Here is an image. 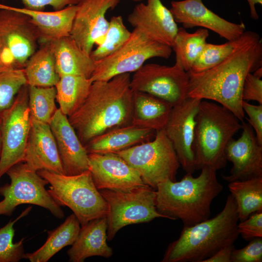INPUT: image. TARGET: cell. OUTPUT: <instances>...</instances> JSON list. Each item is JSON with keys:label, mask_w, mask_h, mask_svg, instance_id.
Instances as JSON below:
<instances>
[{"label": "cell", "mask_w": 262, "mask_h": 262, "mask_svg": "<svg viewBox=\"0 0 262 262\" xmlns=\"http://www.w3.org/2000/svg\"><path fill=\"white\" fill-rule=\"evenodd\" d=\"M237 207L229 194L215 216L191 226H183L179 238L167 246L162 262H203L239 235Z\"/></svg>", "instance_id": "obj_4"}, {"label": "cell", "mask_w": 262, "mask_h": 262, "mask_svg": "<svg viewBox=\"0 0 262 262\" xmlns=\"http://www.w3.org/2000/svg\"><path fill=\"white\" fill-rule=\"evenodd\" d=\"M130 73L93 82L82 105L68 117L82 144L111 130L131 125L133 91Z\"/></svg>", "instance_id": "obj_2"}, {"label": "cell", "mask_w": 262, "mask_h": 262, "mask_svg": "<svg viewBox=\"0 0 262 262\" xmlns=\"http://www.w3.org/2000/svg\"><path fill=\"white\" fill-rule=\"evenodd\" d=\"M89 170L98 190L127 191L146 185L137 171L115 153H88Z\"/></svg>", "instance_id": "obj_17"}, {"label": "cell", "mask_w": 262, "mask_h": 262, "mask_svg": "<svg viewBox=\"0 0 262 262\" xmlns=\"http://www.w3.org/2000/svg\"><path fill=\"white\" fill-rule=\"evenodd\" d=\"M10 183L0 186V215L11 216L20 204H30L42 207L56 218L62 219L65 214L61 206L53 199L45 186L48 181L30 169L23 162L10 167L6 173Z\"/></svg>", "instance_id": "obj_9"}, {"label": "cell", "mask_w": 262, "mask_h": 262, "mask_svg": "<svg viewBox=\"0 0 262 262\" xmlns=\"http://www.w3.org/2000/svg\"><path fill=\"white\" fill-rule=\"evenodd\" d=\"M24 8L42 11L47 6L52 7L55 11L62 10L67 6L77 5L80 0H19Z\"/></svg>", "instance_id": "obj_41"}, {"label": "cell", "mask_w": 262, "mask_h": 262, "mask_svg": "<svg viewBox=\"0 0 262 262\" xmlns=\"http://www.w3.org/2000/svg\"><path fill=\"white\" fill-rule=\"evenodd\" d=\"M228 186L237 204L239 220L262 211V177L230 182Z\"/></svg>", "instance_id": "obj_30"}, {"label": "cell", "mask_w": 262, "mask_h": 262, "mask_svg": "<svg viewBox=\"0 0 262 262\" xmlns=\"http://www.w3.org/2000/svg\"><path fill=\"white\" fill-rule=\"evenodd\" d=\"M262 66V42L257 33L245 31L232 52L215 66L200 72L187 71V98L212 100L245 119L242 91L246 75Z\"/></svg>", "instance_id": "obj_1"}, {"label": "cell", "mask_w": 262, "mask_h": 262, "mask_svg": "<svg viewBox=\"0 0 262 262\" xmlns=\"http://www.w3.org/2000/svg\"><path fill=\"white\" fill-rule=\"evenodd\" d=\"M55 86H28V106L31 118L49 124L58 109L56 106Z\"/></svg>", "instance_id": "obj_32"}, {"label": "cell", "mask_w": 262, "mask_h": 262, "mask_svg": "<svg viewBox=\"0 0 262 262\" xmlns=\"http://www.w3.org/2000/svg\"><path fill=\"white\" fill-rule=\"evenodd\" d=\"M209 31L199 28L193 33L188 32L183 27L178 28L172 49L176 54V60H179L186 71H188L194 62L202 52Z\"/></svg>", "instance_id": "obj_31"}, {"label": "cell", "mask_w": 262, "mask_h": 262, "mask_svg": "<svg viewBox=\"0 0 262 262\" xmlns=\"http://www.w3.org/2000/svg\"><path fill=\"white\" fill-rule=\"evenodd\" d=\"M31 169L64 174L57 144L49 124L31 118L24 162Z\"/></svg>", "instance_id": "obj_21"}, {"label": "cell", "mask_w": 262, "mask_h": 262, "mask_svg": "<svg viewBox=\"0 0 262 262\" xmlns=\"http://www.w3.org/2000/svg\"><path fill=\"white\" fill-rule=\"evenodd\" d=\"M238 39L228 41L222 44L207 42L189 71L194 73L200 72L217 65L232 52L238 43Z\"/></svg>", "instance_id": "obj_36"}, {"label": "cell", "mask_w": 262, "mask_h": 262, "mask_svg": "<svg viewBox=\"0 0 262 262\" xmlns=\"http://www.w3.org/2000/svg\"><path fill=\"white\" fill-rule=\"evenodd\" d=\"M196 120L193 144L196 170L209 167L217 171L224 168L226 146L242 129V123L227 108L205 100L199 103Z\"/></svg>", "instance_id": "obj_5"}, {"label": "cell", "mask_w": 262, "mask_h": 262, "mask_svg": "<svg viewBox=\"0 0 262 262\" xmlns=\"http://www.w3.org/2000/svg\"><path fill=\"white\" fill-rule=\"evenodd\" d=\"M0 6L28 15L38 31L41 44L70 36L77 9L76 5L53 12L32 10L0 3Z\"/></svg>", "instance_id": "obj_22"}, {"label": "cell", "mask_w": 262, "mask_h": 262, "mask_svg": "<svg viewBox=\"0 0 262 262\" xmlns=\"http://www.w3.org/2000/svg\"><path fill=\"white\" fill-rule=\"evenodd\" d=\"M121 0H80L70 36L90 54L95 45L103 41L109 22L106 13L114 9Z\"/></svg>", "instance_id": "obj_15"}, {"label": "cell", "mask_w": 262, "mask_h": 262, "mask_svg": "<svg viewBox=\"0 0 262 262\" xmlns=\"http://www.w3.org/2000/svg\"><path fill=\"white\" fill-rule=\"evenodd\" d=\"M250 7V17L251 18L257 20L259 17L256 11L255 5L257 4H262V0H247Z\"/></svg>", "instance_id": "obj_43"}, {"label": "cell", "mask_w": 262, "mask_h": 262, "mask_svg": "<svg viewBox=\"0 0 262 262\" xmlns=\"http://www.w3.org/2000/svg\"><path fill=\"white\" fill-rule=\"evenodd\" d=\"M262 237L250 240L246 246L232 250L231 262H262Z\"/></svg>", "instance_id": "obj_37"}, {"label": "cell", "mask_w": 262, "mask_h": 262, "mask_svg": "<svg viewBox=\"0 0 262 262\" xmlns=\"http://www.w3.org/2000/svg\"><path fill=\"white\" fill-rule=\"evenodd\" d=\"M50 43L56 72L60 77L74 75L90 78L95 68L96 62L70 36Z\"/></svg>", "instance_id": "obj_24"}, {"label": "cell", "mask_w": 262, "mask_h": 262, "mask_svg": "<svg viewBox=\"0 0 262 262\" xmlns=\"http://www.w3.org/2000/svg\"><path fill=\"white\" fill-rule=\"evenodd\" d=\"M99 192L109 207L106 216L109 241L126 226L166 218L157 211L155 190L147 185L127 191L102 189Z\"/></svg>", "instance_id": "obj_8"}, {"label": "cell", "mask_w": 262, "mask_h": 262, "mask_svg": "<svg viewBox=\"0 0 262 262\" xmlns=\"http://www.w3.org/2000/svg\"><path fill=\"white\" fill-rule=\"evenodd\" d=\"M81 226L74 213L66 217L56 229L48 231L44 245L37 250L24 253L23 259L31 262H47L64 247L72 245L76 240Z\"/></svg>", "instance_id": "obj_27"}, {"label": "cell", "mask_w": 262, "mask_h": 262, "mask_svg": "<svg viewBox=\"0 0 262 262\" xmlns=\"http://www.w3.org/2000/svg\"><path fill=\"white\" fill-rule=\"evenodd\" d=\"M0 69H1V61H0Z\"/></svg>", "instance_id": "obj_46"}, {"label": "cell", "mask_w": 262, "mask_h": 262, "mask_svg": "<svg viewBox=\"0 0 262 262\" xmlns=\"http://www.w3.org/2000/svg\"><path fill=\"white\" fill-rule=\"evenodd\" d=\"M50 186L48 191L60 206L70 208L83 227L95 219L106 217L108 204L96 187L89 170L66 175L45 170L37 171Z\"/></svg>", "instance_id": "obj_6"}, {"label": "cell", "mask_w": 262, "mask_h": 262, "mask_svg": "<svg viewBox=\"0 0 262 262\" xmlns=\"http://www.w3.org/2000/svg\"><path fill=\"white\" fill-rule=\"evenodd\" d=\"M156 131L132 125L118 128L93 139L84 146L88 153H108L153 139Z\"/></svg>", "instance_id": "obj_25"}, {"label": "cell", "mask_w": 262, "mask_h": 262, "mask_svg": "<svg viewBox=\"0 0 262 262\" xmlns=\"http://www.w3.org/2000/svg\"><path fill=\"white\" fill-rule=\"evenodd\" d=\"M169 10L176 23L182 24L184 28L201 27L228 41L237 39L246 31L243 23L225 19L208 9L202 0L172 1Z\"/></svg>", "instance_id": "obj_18"}, {"label": "cell", "mask_w": 262, "mask_h": 262, "mask_svg": "<svg viewBox=\"0 0 262 262\" xmlns=\"http://www.w3.org/2000/svg\"><path fill=\"white\" fill-rule=\"evenodd\" d=\"M201 170L196 177L186 173L179 181L167 180L160 183L155 190L158 212L166 218L180 219L185 226L209 219L211 204L223 187L216 170L209 167Z\"/></svg>", "instance_id": "obj_3"}, {"label": "cell", "mask_w": 262, "mask_h": 262, "mask_svg": "<svg viewBox=\"0 0 262 262\" xmlns=\"http://www.w3.org/2000/svg\"><path fill=\"white\" fill-rule=\"evenodd\" d=\"M31 209V206L28 207L15 220H10L0 229V262H18L23 259L25 253L23 248L25 238H22L17 243H13L14 226L16 221L27 215Z\"/></svg>", "instance_id": "obj_35"}, {"label": "cell", "mask_w": 262, "mask_h": 262, "mask_svg": "<svg viewBox=\"0 0 262 262\" xmlns=\"http://www.w3.org/2000/svg\"><path fill=\"white\" fill-rule=\"evenodd\" d=\"M241 123V136L231 139L225 149L226 159L232 164L229 175L222 176L228 182L262 177V145L250 124Z\"/></svg>", "instance_id": "obj_16"}, {"label": "cell", "mask_w": 262, "mask_h": 262, "mask_svg": "<svg viewBox=\"0 0 262 262\" xmlns=\"http://www.w3.org/2000/svg\"><path fill=\"white\" fill-rule=\"evenodd\" d=\"M27 84L23 69H0V120L13 104L20 89Z\"/></svg>", "instance_id": "obj_34"}, {"label": "cell", "mask_w": 262, "mask_h": 262, "mask_svg": "<svg viewBox=\"0 0 262 262\" xmlns=\"http://www.w3.org/2000/svg\"><path fill=\"white\" fill-rule=\"evenodd\" d=\"M1 134H0V157L1 155Z\"/></svg>", "instance_id": "obj_44"}, {"label": "cell", "mask_w": 262, "mask_h": 262, "mask_svg": "<svg viewBox=\"0 0 262 262\" xmlns=\"http://www.w3.org/2000/svg\"><path fill=\"white\" fill-rule=\"evenodd\" d=\"M239 234L246 241L262 237V211L251 214L237 225Z\"/></svg>", "instance_id": "obj_38"}, {"label": "cell", "mask_w": 262, "mask_h": 262, "mask_svg": "<svg viewBox=\"0 0 262 262\" xmlns=\"http://www.w3.org/2000/svg\"><path fill=\"white\" fill-rule=\"evenodd\" d=\"M262 78L249 73L246 76L242 87V98L243 100L257 101L262 104Z\"/></svg>", "instance_id": "obj_39"}, {"label": "cell", "mask_w": 262, "mask_h": 262, "mask_svg": "<svg viewBox=\"0 0 262 262\" xmlns=\"http://www.w3.org/2000/svg\"><path fill=\"white\" fill-rule=\"evenodd\" d=\"M131 0L135 2H140L143 0Z\"/></svg>", "instance_id": "obj_45"}, {"label": "cell", "mask_w": 262, "mask_h": 262, "mask_svg": "<svg viewBox=\"0 0 262 262\" xmlns=\"http://www.w3.org/2000/svg\"><path fill=\"white\" fill-rule=\"evenodd\" d=\"M201 100L187 98L180 104L173 106L164 129L186 173L193 174L196 170L193 144L196 118Z\"/></svg>", "instance_id": "obj_14"}, {"label": "cell", "mask_w": 262, "mask_h": 262, "mask_svg": "<svg viewBox=\"0 0 262 262\" xmlns=\"http://www.w3.org/2000/svg\"><path fill=\"white\" fill-rule=\"evenodd\" d=\"M173 106L147 93L134 92L131 125L155 131L164 130Z\"/></svg>", "instance_id": "obj_26"}, {"label": "cell", "mask_w": 262, "mask_h": 262, "mask_svg": "<svg viewBox=\"0 0 262 262\" xmlns=\"http://www.w3.org/2000/svg\"><path fill=\"white\" fill-rule=\"evenodd\" d=\"M31 124L28 85L26 84L20 89L13 104L0 118L2 147L0 179L10 167L24 162Z\"/></svg>", "instance_id": "obj_12"}, {"label": "cell", "mask_w": 262, "mask_h": 262, "mask_svg": "<svg viewBox=\"0 0 262 262\" xmlns=\"http://www.w3.org/2000/svg\"><path fill=\"white\" fill-rule=\"evenodd\" d=\"M234 248V244L224 246L203 262H231V253Z\"/></svg>", "instance_id": "obj_42"}, {"label": "cell", "mask_w": 262, "mask_h": 262, "mask_svg": "<svg viewBox=\"0 0 262 262\" xmlns=\"http://www.w3.org/2000/svg\"><path fill=\"white\" fill-rule=\"evenodd\" d=\"M189 75L180 62L172 66L155 63L144 64L131 79L134 92H141L162 99L173 107L187 98Z\"/></svg>", "instance_id": "obj_13"}, {"label": "cell", "mask_w": 262, "mask_h": 262, "mask_svg": "<svg viewBox=\"0 0 262 262\" xmlns=\"http://www.w3.org/2000/svg\"><path fill=\"white\" fill-rule=\"evenodd\" d=\"M172 50L170 46L153 41L134 28L129 39L116 51L95 61V68L90 79L93 82L105 81L118 75L135 72L150 58H169Z\"/></svg>", "instance_id": "obj_10"}, {"label": "cell", "mask_w": 262, "mask_h": 262, "mask_svg": "<svg viewBox=\"0 0 262 262\" xmlns=\"http://www.w3.org/2000/svg\"><path fill=\"white\" fill-rule=\"evenodd\" d=\"M28 86H55L60 79L56 72L51 43L41 44L23 68Z\"/></svg>", "instance_id": "obj_28"}, {"label": "cell", "mask_w": 262, "mask_h": 262, "mask_svg": "<svg viewBox=\"0 0 262 262\" xmlns=\"http://www.w3.org/2000/svg\"><path fill=\"white\" fill-rule=\"evenodd\" d=\"M107 229L106 217L95 219L82 227L76 240L67 251L69 261L82 262L96 256L111 257L113 250L107 243Z\"/></svg>", "instance_id": "obj_23"}, {"label": "cell", "mask_w": 262, "mask_h": 262, "mask_svg": "<svg viewBox=\"0 0 262 262\" xmlns=\"http://www.w3.org/2000/svg\"><path fill=\"white\" fill-rule=\"evenodd\" d=\"M39 39L38 31L28 15L0 6L1 69H23L36 50Z\"/></svg>", "instance_id": "obj_11"}, {"label": "cell", "mask_w": 262, "mask_h": 262, "mask_svg": "<svg viewBox=\"0 0 262 262\" xmlns=\"http://www.w3.org/2000/svg\"><path fill=\"white\" fill-rule=\"evenodd\" d=\"M115 153L135 169L146 184L155 190L165 180L176 181L180 165L164 130L156 131L151 140Z\"/></svg>", "instance_id": "obj_7"}, {"label": "cell", "mask_w": 262, "mask_h": 262, "mask_svg": "<svg viewBox=\"0 0 262 262\" xmlns=\"http://www.w3.org/2000/svg\"><path fill=\"white\" fill-rule=\"evenodd\" d=\"M103 41L92 50L90 56L95 61L113 54L129 39L131 32L125 26L121 16L111 17Z\"/></svg>", "instance_id": "obj_33"}, {"label": "cell", "mask_w": 262, "mask_h": 262, "mask_svg": "<svg viewBox=\"0 0 262 262\" xmlns=\"http://www.w3.org/2000/svg\"><path fill=\"white\" fill-rule=\"evenodd\" d=\"M49 125L57 144L64 174L76 175L88 170V153L68 117L58 108Z\"/></svg>", "instance_id": "obj_20"}, {"label": "cell", "mask_w": 262, "mask_h": 262, "mask_svg": "<svg viewBox=\"0 0 262 262\" xmlns=\"http://www.w3.org/2000/svg\"><path fill=\"white\" fill-rule=\"evenodd\" d=\"M242 108L249 117L245 118L253 129L258 142L262 145V104L253 105L243 100Z\"/></svg>", "instance_id": "obj_40"}, {"label": "cell", "mask_w": 262, "mask_h": 262, "mask_svg": "<svg viewBox=\"0 0 262 262\" xmlns=\"http://www.w3.org/2000/svg\"><path fill=\"white\" fill-rule=\"evenodd\" d=\"M147 0L135 6L128 21L151 40L172 47L179 27L171 12L161 0Z\"/></svg>", "instance_id": "obj_19"}, {"label": "cell", "mask_w": 262, "mask_h": 262, "mask_svg": "<svg viewBox=\"0 0 262 262\" xmlns=\"http://www.w3.org/2000/svg\"><path fill=\"white\" fill-rule=\"evenodd\" d=\"M92 83L90 78L84 77L60 76L55 86L60 110L67 117L72 115L85 100Z\"/></svg>", "instance_id": "obj_29"}]
</instances>
